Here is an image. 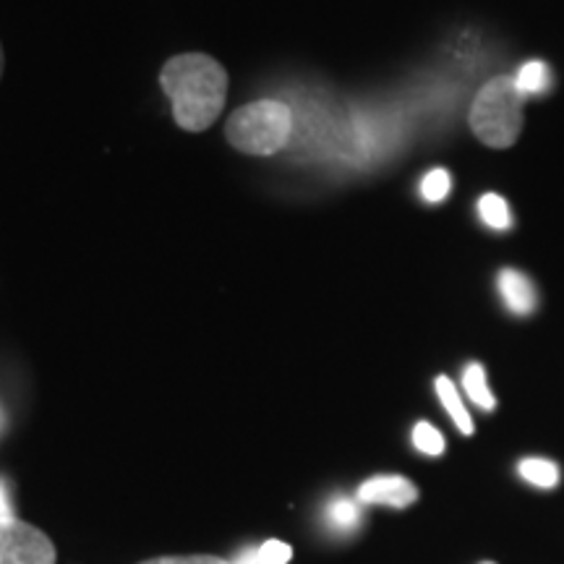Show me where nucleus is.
<instances>
[{"mask_svg":"<svg viewBox=\"0 0 564 564\" xmlns=\"http://www.w3.org/2000/svg\"><path fill=\"white\" fill-rule=\"evenodd\" d=\"M160 84L173 102V118L183 131H207L220 118L228 95V70L212 55L183 53L165 63Z\"/></svg>","mask_w":564,"mask_h":564,"instance_id":"obj_1","label":"nucleus"},{"mask_svg":"<svg viewBox=\"0 0 564 564\" xmlns=\"http://www.w3.org/2000/svg\"><path fill=\"white\" fill-rule=\"evenodd\" d=\"M293 131V112L280 100H257L238 108L228 118L225 137L238 152L253 158H272L288 144Z\"/></svg>","mask_w":564,"mask_h":564,"instance_id":"obj_2","label":"nucleus"},{"mask_svg":"<svg viewBox=\"0 0 564 564\" xmlns=\"http://www.w3.org/2000/svg\"><path fill=\"white\" fill-rule=\"evenodd\" d=\"M468 121L486 147L507 150L514 144L523 129V95L514 87L512 76H494L478 89Z\"/></svg>","mask_w":564,"mask_h":564,"instance_id":"obj_3","label":"nucleus"},{"mask_svg":"<svg viewBox=\"0 0 564 564\" xmlns=\"http://www.w3.org/2000/svg\"><path fill=\"white\" fill-rule=\"evenodd\" d=\"M0 564H55V546L37 528L6 518L0 520Z\"/></svg>","mask_w":564,"mask_h":564,"instance_id":"obj_4","label":"nucleus"},{"mask_svg":"<svg viewBox=\"0 0 564 564\" xmlns=\"http://www.w3.org/2000/svg\"><path fill=\"white\" fill-rule=\"evenodd\" d=\"M356 499L361 505H384L403 510L419 499V489L403 476H373L361 484Z\"/></svg>","mask_w":564,"mask_h":564,"instance_id":"obj_5","label":"nucleus"},{"mask_svg":"<svg viewBox=\"0 0 564 564\" xmlns=\"http://www.w3.org/2000/svg\"><path fill=\"white\" fill-rule=\"evenodd\" d=\"M497 291L502 295L507 312L514 316L533 314L535 306H539V293H535L531 278L520 270H512V267H505L497 274Z\"/></svg>","mask_w":564,"mask_h":564,"instance_id":"obj_6","label":"nucleus"},{"mask_svg":"<svg viewBox=\"0 0 564 564\" xmlns=\"http://www.w3.org/2000/svg\"><path fill=\"white\" fill-rule=\"evenodd\" d=\"M364 512H361V502L350 497H335L329 499V505L324 507V523L337 535H350L361 525Z\"/></svg>","mask_w":564,"mask_h":564,"instance_id":"obj_7","label":"nucleus"},{"mask_svg":"<svg viewBox=\"0 0 564 564\" xmlns=\"http://www.w3.org/2000/svg\"><path fill=\"white\" fill-rule=\"evenodd\" d=\"M512 82L525 100V97L546 95V91L552 89L554 76H552V68H549L544 61H528L518 68V74L512 76Z\"/></svg>","mask_w":564,"mask_h":564,"instance_id":"obj_8","label":"nucleus"},{"mask_svg":"<svg viewBox=\"0 0 564 564\" xmlns=\"http://www.w3.org/2000/svg\"><path fill=\"white\" fill-rule=\"evenodd\" d=\"M434 387H436V394H440L444 411L449 413V419H453L455 426L460 429L465 436L474 434V419H470V413L465 411L463 398H460V394H457V387L453 384V379H449V377H436Z\"/></svg>","mask_w":564,"mask_h":564,"instance_id":"obj_9","label":"nucleus"},{"mask_svg":"<svg viewBox=\"0 0 564 564\" xmlns=\"http://www.w3.org/2000/svg\"><path fill=\"white\" fill-rule=\"evenodd\" d=\"M518 474L523 481L539 486V489H554L562 478L560 465L546 460V457H525V460L518 463Z\"/></svg>","mask_w":564,"mask_h":564,"instance_id":"obj_10","label":"nucleus"},{"mask_svg":"<svg viewBox=\"0 0 564 564\" xmlns=\"http://www.w3.org/2000/svg\"><path fill=\"white\" fill-rule=\"evenodd\" d=\"M476 209H478V217H481V223L489 230L505 232L512 228V212H510V207H507L505 196L484 194L481 199H478Z\"/></svg>","mask_w":564,"mask_h":564,"instance_id":"obj_11","label":"nucleus"},{"mask_svg":"<svg viewBox=\"0 0 564 564\" xmlns=\"http://www.w3.org/2000/svg\"><path fill=\"white\" fill-rule=\"evenodd\" d=\"M463 387L468 392V398L481 408V411H494L497 408V398H494L489 390V382H486V369L481 364H468L463 371Z\"/></svg>","mask_w":564,"mask_h":564,"instance_id":"obj_12","label":"nucleus"},{"mask_svg":"<svg viewBox=\"0 0 564 564\" xmlns=\"http://www.w3.org/2000/svg\"><path fill=\"white\" fill-rule=\"evenodd\" d=\"M453 192V178H449L447 171L436 167V171H429L421 181V196L429 204H440Z\"/></svg>","mask_w":564,"mask_h":564,"instance_id":"obj_13","label":"nucleus"},{"mask_svg":"<svg viewBox=\"0 0 564 564\" xmlns=\"http://www.w3.org/2000/svg\"><path fill=\"white\" fill-rule=\"evenodd\" d=\"M413 447L429 457H440L444 453V436L432 423L421 421L413 429Z\"/></svg>","mask_w":564,"mask_h":564,"instance_id":"obj_14","label":"nucleus"},{"mask_svg":"<svg viewBox=\"0 0 564 564\" xmlns=\"http://www.w3.org/2000/svg\"><path fill=\"white\" fill-rule=\"evenodd\" d=\"M291 556H293V549L288 546L285 541L270 539L259 546V560H262V564H288L291 562Z\"/></svg>","mask_w":564,"mask_h":564,"instance_id":"obj_15","label":"nucleus"},{"mask_svg":"<svg viewBox=\"0 0 564 564\" xmlns=\"http://www.w3.org/2000/svg\"><path fill=\"white\" fill-rule=\"evenodd\" d=\"M144 564H230L217 556H162V560H150Z\"/></svg>","mask_w":564,"mask_h":564,"instance_id":"obj_16","label":"nucleus"},{"mask_svg":"<svg viewBox=\"0 0 564 564\" xmlns=\"http://www.w3.org/2000/svg\"><path fill=\"white\" fill-rule=\"evenodd\" d=\"M230 564H262V560H259V546L241 549V552H238V556Z\"/></svg>","mask_w":564,"mask_h":564,"instance_id":"obj_17","label":"nucleus"},{"mask_svg":"<svg viewBox=\"0 0 564 564\" xmlns=\"http://www.w3.org/2000/svg\"><path fill=\"white\" fill-rule=\"evenodd\" d=\"M13 518L11 512V499H9V489H6V481L0 478V520Z\"/></svg>","mask_w":564,"mask_h":564,"instance_id":"obj_18","label":"nucleus"},{"mask_svg":"<svg viewBox=\"0 0 564 564\" xmlns=\"http://www.w3.org/2000/svg\"><path fill=\"white\" fill-rule=\"evenodd\" d=\"M3 66H6V55H3V45H0V76H3Z\"/></svg>","mask_w":564,"mask_h":564,"instance_id":"obj_19","label":"nucleus"},{"mask_svg":"<svg viewBox=\"0 0 564 564\" xmlns=\"http://www.w3.org/2000/svg\"><path fill=\"white\" fill-rule=\"evenodd\" d=\"M481 564H494V562H481Z\"/></svg>","mask_w":564,"mask_h":564,"instance_id":"obj_20","label":"nucleus"},{"mask_svg":"<svg viewBox=\"0 0 564 564\" xmlns=\"http://www.w3.org/2000/svg\"><path fill=\"white\" fill-rule=\"evenodd\" d=\"M0 423H3V415H0Z\"/></svg>","mask_w":564,"mask_h":564,"instance_id":"obj_21","label":"nucleus"}]
</instances>
